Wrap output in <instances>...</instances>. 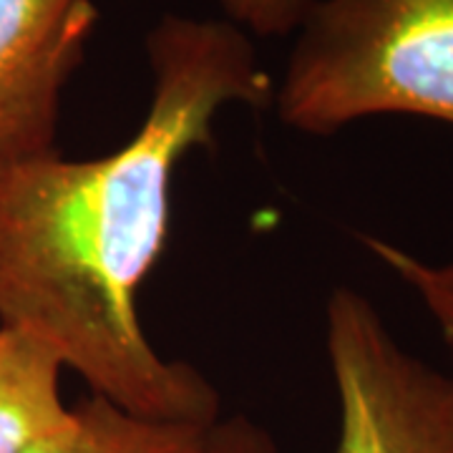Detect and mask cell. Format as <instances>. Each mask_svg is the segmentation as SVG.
Wrapping results in <instances>:
<instances>
[{"instance_id": "obj_9", "label": "cell", "mask_w": 453, "mask_h": 453, "mask_svg": "<svg viewBox=\"0 0 453 453\" xmlns=\"http://www.w3.org/2000/svg\"><path fill=\"white\" fill-rule=\"evenodd\" d=\"M196 453H277L270 431L247 416L217 418L204 431Z\"/></svg>"}, {"instance_id": "obj_6", "label": "cell", "mask_w": 453, "mask_h": 453, "mask_svg": "<svg viewBox=\"0 0 453 453\" xmlns=\"http://www.w3.org/2000/svg\"><path fill=\"white\" fill-rule=\"evenodd\" d=\"M210 426L144 418L91 393L20 453H196Z\"/></svg>"}, {"instance_id": "obj_7", "label": "cell", "mask_w": 453, "mask_h": 453, "mask_svg": "<svg viewBox=\"0 0 453 453\" xmlns=\"http://www.w3.org/2000/svg\"><path fill=\"white\" fill-rule=\"evenodd\" d=\"M363 244L405 288L418 295L423 308L428 310V315L441 330V338L446 342V350L451 357L449 375L453 380V262H428L398 244L378 240L371 234L363 237Z\"/></svg>"}, {"instance_id": "obj_5", "label": "cell", "mask_w": 453, "mask_h": 453, "mask_svg": "<svg viewBox=\"0 0 453 453\" xmlns=\"http://www.w3.org/2000/svg\"><path fill=\"white\" fill-rule=\"evenodd\" d=\"M61 371L46 342L0 325V453H20L68 418Z\"/></svg>"}, {"instance_id": "obj_8", "label": "cell", "mask_w": 453, "mask_h": 453, "mask_svg": "<svg viewBox=\"0 0 453 453\" xmlns=\"http://www.w3.org/2000/svg\"><path fill=\"white\" fill-rule=\"evenodd\" d=\"M229 23L252 35H288L295 33L312 0H217Z\"/></svg>"}, {"instance_id": "obj_2", "label": "cell", "mask_w": 453, "mask_h": 453, "mask_svg": "<svg viewBox=\"0 0 453 453\" xmlns=\"http://www.w3.org/2000/svg\"><path fill=\"white\" fill-rule=\"evenodd\" d=\"M273 101L312 136L383 113L453 127V0H312Z\"/></svg>"}, {"instance_id": "obj_4", "label": "cell", "mask_w": 453, "mask_h": 453, "mask_svg": "<svg viewBox=\"0 0 453 453\" xmlns=\"http://www.w3.org/2000/svg\"><path fill=\"white\" fill-rule=\"evenodd\" d=\"M96 23L94 0H0V169L56 151L64 91Z\"/></svg>"}, {"instance_id": "obj_1", "label": "cell", "mask_w": 453, "mask_h": 453, "mask_svg": "<svg viewBox=\"0 0 453 453\" xmlns=\"http://www.w3.org/2000/svg\"><path fill=\"white\" fill-rule=\"evenodd\" d=\"M151 101L129 142L0 169V325L46 342L91 393L144 418L211 426L219 395L146 338L136 295L164 255L179 162L211 144L225 106L275 88L229 20L166 13L146 35Z\"/></svg>"}, {"instance_id": "obj_3", "label": "cell", "mask_w": 453, "mask_h": 453, "mask_svg": "<svg viewBox=\"0 0 453 453\" xmlns=\"http://www.w3.org/2000/svg\"><path fill=\"white\" fill-rule=\"evenodd\" d=\"M325 345L340 411L335 453H453L451 375L403 350L365 295L333 290Z\"/></svg>"}]
</instances>
